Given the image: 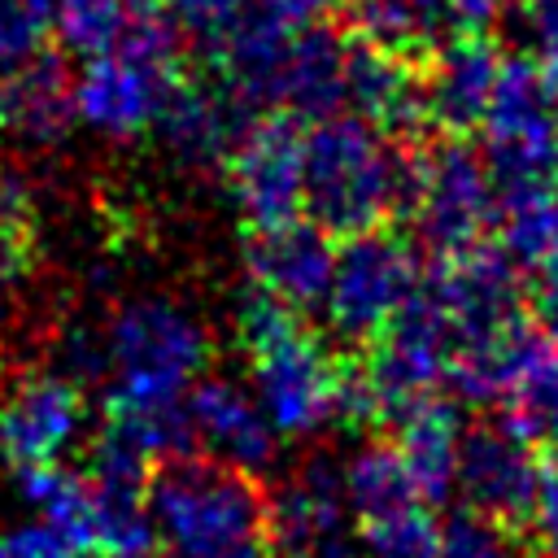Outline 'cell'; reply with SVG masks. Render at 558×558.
I'll return each mask as SVG.
<instances>
[{"label": "cell", "instance_id": "3", "mask_svg": "<svg viewBox=\"0 0 558 558\" xmlns=\"http://www.w3.org/2000/svg\"><path fill=\"white\" fill-rule=\"evenodd\" d=\"M240 340L253 371V397L279 436H314L340 418L349 357H340L305 314L248 283L240 301Z\"/></svg>", "mask_w": 558, "mask_h": 558}, {"label": "cell", "instance_id": "35", "mask_svg": "<svg viewBox=\"0 0 558 558\" xmlns=\"http://www.w3.org/2000/svg\"><path fill=\"white\" fill-rule=\"evenodd\" d=\"M527 318L549 344H558V253L536 266V279L527 288Z\"/></svg>", "mask_w": 558, "mask_h": 558}, {"label": "cell", "instance_id": "5", "mask_svg": "<svg viewBox=\"0 0 558 558\" xmlns=\"http://www.w3.org/2000/svg\"><path fill=\"white\" fill-rule=\"evenodd\" d=\"M418 279H423V257L405 235L388 227L344 235L336 244L331 283L318 314L327 318V331L340 344L362 349L410 301Z\"/></svg>", "mask_w": 558, "mask_h": 558}, {"label": "cell", "instance_id": "38", "mask_svg": "<svg viewBox=\"0 0 558 558\" xmlns=\"http://www.w3.org/2000/svg\"><path fill=\"white\" fill-rule=\"evenodd\" d=\"M4 314H9V301H4V279H0V331H4Z\"/></svg>", "mask_w": 558, "mask_h": 558}, {"label": "cell", "instance_id": "20", "mask_svg": "<svg viewBox=\"0 0 558 558\" xmlns=\"http://www.w3.org/2000/svg\"><path fill=\"white\" fill-rule=\"evenodd\" d=\"M344 57H349L344 35H336L318 17L296 22L288 35L279 74H275L270 109L292 113L301 122H314V118L344 109Z\"/></svg>", "mask_w": 558, "mask_h": 558}, {"label": "cell", "instance_id": "32", "mask_svg": "<svg viewBox=\"0 0 558 558\" xmlns=\"http://www.w3.org/2000/svg\"><path fill=\"white\" fill-rule=\"evenodd\" d=\"M52 31V0H0V70L39 52Z\"/></svg>", "mask_w": 558, "mask_h": 558}, {"label": "cell", "instance_id": "10", "mask_svg": "<svg viewBox=\"0 0 558 558\" xmlns=\"http://www.w3.org/2000/svg\"><path fill=\"white\" fill-rule=\"evenodd\" d=\"M87 401L65 375H17L0 388V458L22 466L61 462L65 449L83 436Z\"/></svg>", "mask_w": 558, "mask_h": 558}, {"label": "cell", "instance_id": "29", "mask_svg": "<svg viewBox=\"0 0 558 558\" xmlns=\"http://www.w3.org/2000/svg\"><path fill=\"white\" fill-rule=\"evenodd\" d=\"M440 558H523L510 523L484 514V510H453L445 523H436Z\"/></svg>", "mask_w": 558, "mask_h": 558}, {"label": "cell", "instance_id": "7", "mask_svg": "<svg viewBox=\"0 0 558 558\" xmlns=\"http://www.w3.org/2000/svg\"><path fill=\"white\" fill-rule=\"evenodd\" d=\"M484 135V161L506 183L545 179L558 170V83L523 52L501 61L493 100L475 126Z\"/></svg>", "mask_w": 558, "mask_h": 558}, {"label": "cell", "instance_id": "12", "mask_svg": "<svg viewBox=\"0 0 558 558\" xmlns=\"http://www.w3.org/2000/svg\"><path fill=\"white\" fill-rule=\"evenodd\" d=\"M253 109L214 74V70H187L174 65L157 105L153 126L183 161H222L240 131L248 126Z\"/></svg>", "mask_w": 558, "mask_h": 558}, {"label": "cell", "instance_id": "24", "mask_svg": "<svg viewBox=\"0 0 558 558\" xmlns=\"http://www.w3.org/2000/svg\"><path fill=\"white\" fill-rule=\"evenodd\" d=\"M13 475H17L22 497L39 510V523H48L78 558H96V501H92L87 475L61 462L22 466Z\"/></svg>", "mask_w": 558, "mask_h": 558}, {"label": "cell", "instance_id": "28", "mask_svg": "<svg viewBox=\"0 0 558 558\" xmlns=\"http://www.w3.org/2000/svg\"><path fill=\"white\" fill-rule=\"evenodd\" d=\"M357 549H362V558H440L436 519H432L427 501H414L384 519L357 523Z\"/></svg>", "mask_w": 558, "mask_h": 558}, {"label": "cell", "instance_id": "22", "mask_svg": "<svg viewBox=\"0 0 558 558\" xmlns=\"http://www.w3.org/2000/svg\"><path fill=\"white\" fill-rule=\"evenodd\" d=\"M353 31L362 44L397 57H427L458 35V0H353Z\"/></svg>", "mask_w": 558, "mask_h": 558}, {"label": "cell", "instance_id": "23", "mask_svg": "<svg viewBox=\"0 0 558 558\" xmlns=\"http://www.w3.org/2000/svg\"><path fill=\"white\" fill-rule=\"evenodd\" d=\"M501 253L514 266H541L558 253V170L545 179L527 183H506L497 187V218Z\"/></svg>", "mask_w": 558, "mask_h": 558}, {"label": "cell", "instance_id": "33", "mask_svg": "<svg viewBox=\"0 0 558 558\" xmlns=\"http://www.w3.org/2000/svg\"><path fill=\"white\" fill-rule=\"evenodd\" d=\"M519 39L527 48V57L558 83V0H519Z\"/></svg>", "mask_w": 558, "mask_h": 558}, {"label": "cell", "instance_id": "34", "mask_svg": "<svg viewBox=\"0 0 558 558\" xmlns=\"http://www.w3.org/2000/svg\"><path fill=\"white\" fill-rule=\"evenodd\" d=\"M523 523H532L536 558H558V453L549 462H541L536 497H532V510Z\"/></svg>", "mask_w": 558, "mask_h": 558}, {"label": "cell", "instance_id": "13", "mask_svg": "<svg viewBox=\"0 0 558 558\" xmlns=\"http://www.w3.org/2000/svg\"><path fill=\"white\" fill-rule=\"evenodd\" d=\"M331 262H336L331 235L318 222H310L305 214L288 218L279 227L248 231V248H244L248 283L305 318L323 310V296L331 283Z\"/></svg>", "mask_w": 558, "mask_h": 558}, {"label": "cell", "instance_id": "27", "mask_svg": "<svg viewBox=\"0 0 558 558\" xmlns=\"http://www.w3.org/2000/svg\"><path fill=\"white\" fill-rule=\"evenodd\" d=\"M144 0H52V35L65 52L92 57L118 48Z\"/></svg>", "mask_w": 558, "mask_h": 558}, {"label": "cell", "instance_id": "15", "mask_svg": "<svg viewBox=\"0 0 558 558\" xmlns=\"http://www.w3.org/2000/svg\"><path fill=\"white\" fill-rule=\"evenodd\" d=\"M170 70L131 52H92L74 74V118L109 140H131L153 126Z\"/></svg>", "mask_w": 558, "mask_h": 558}, {"label": "cell", "instance_id": "6", "mask_svg": "<svg viewBox=\"0 0 558 558\" xmlns=\"http://www.w3.org/2000/svg\"><path fill=\"white\" fill-rule=\"evenodd\" d=\"M418 240L436 253H462L493 231L497 218V179L480 148L462 135H445L436 148L414 157V183L405 214Z\"/></svg>", "mask_w": 558, "mask_h": 558}, {"label": "cell", "instance_id": "2", "mask_svg": "<svg viewBox=\"0 0 558 558\" xmlns=\"http://www.w3.org/2000/svg\"><path fill=\"white\" fill-rule=\"evenodd\" d=\"M410 144L384 135L357 113H327L305 122L301 161V214L318 222L331 240L384 227L405 214L414 183Z\"/></svg>", "mask_w": 558, "mask_h": 558}, {"label": "cell", "instance_id": "16", "mask_svg": "<svg viewBox=\"0 0 558 558\" xmlns=\"http://www.w3.org/2000/svg\"><path fill=\"white\" fill-rule=\"evenodd\" d=\"M423 70V105H427V126L445 135H471L493 100L497 74H501V52L484 31H458L440 48L427 52Z\"/></svg>", "mask_w": 558, "mask_h": 558}, {"label": "cell", "instance_id": "36", "mask_svg": "<svg viewBox=\"0 0 558 558\" xmlns=\"http://www.w3.org/2000/svg\"><path fill=\"white\" fill-rule=\"evenodd\" d=\"M0 558H78L48 523H26L0 532Z\"/></svg>", "mask_w": 558, "mask_h": 558}, {"label": "cell", "instance_id": "30", "mask_svg": "<svg viewBox=\"0 0 558 558\" xmlns=\"http://www.w3.org/2000/svg\"><path fill=\"white\" fill-rule=\"evenodd\" d=\"M174 13V26L183 44H192L201 57L218 52L222 39L262 4V0H166Z\"/></svg>", "mask_w": 558, "mask_h": 558}, {"label": "cell", "instance_id": "11", "mask_svg": "<svg viewBox=\"0 0 558 558\" xmlns=\"http://www.w3.org/2000/svg\"><path fill=\"white\" fill-rule=\"evenodd\" d=\"M536 480H541V462H536L532 445L506 418L462 427L453 493L471 510H484L514 527L532 510Z\"/></svg>", "mask_w": 558, "mask_h": 558}, {"label": "cell", "instance_id": "9", "mask_svg": "<svg viewBox=\"0 0 558 558\" xmlns=\"http://www.w3.org/2000/svg\"><path fill=\"white\" fill-rule=\"evenodd\" d=\"M270 497V558H362L340 466L305 462Z\"/></svg>", "mask_w": 558, "mask_h": 558}, {"label": "cell", "instance_id": "8", "mask_svg": "<svg viewBox=\"0 0 558 558\" xmlns=\"http://www.w3.org/2000/svg\"><path fill=\"white\" fill-rule=\"evenodd\" d=\"M301 161H305L301 118L279 113V109L248 118V126L222 157L235 209L248 231L301 218Z\"/></svg>", "mask_w": 558, "mask_h": 558}, {"label": "cell", "instance_id": "26", "mask_svg": "<svg viewBox=\"0 0 558 558\" xmlns=\"http://www.w3.org/2000/svg\"><path fill=\"white\" fill-rule=\"evenodd\" d=\"M506 423L532 445L558 453V344H541L501 397Z\"/></svg>", "mask_w": 558, "mask_h": 558}, {"label": "cell", "instance_id": "17", "mask_svg": "<svg viewBox=\"0 0 558 558\" xmlns=\"http://www.w3.org/2000/svg\"><path fill=\"white\" fill-rule=\"evenodd\" d=\"M344 105L349 113L375 122L384 135L410 144L427 131V105H423V70L414 57H397L388 48L349 39L344 57Z\"/></svg>", "mask_w": 558, "mask_h": 558}, {"label": "cell", "instance_id": "21", "mask_svg": "<svg viewBox=\"0 0 558 558\" xmlns=\"http://www.w3.org/2000/svg\"><path fill=\"white\" fill-rule=\"evenodd\" d=\"M392 445L427 506H440L453 497V471H458V440H462V414L458 397L423 392L410 405H401L392 418Z\"/></svg>", "mask_w": 558, "mask_h": 558}, {"label": "cell", "instance_id": "25", "mask_svg": "<svg viewBox=\"0 0 558 558\" xmlns=\"http://www.w3.org/2000/svg\"><path fill=\"white\" fill-rule=\"evenodd\" d=\"M340 480H344V501H349L353 523L384 519V514H392V510H405V506L423 501L392 440H371V445H362V449L340 466Z\"/></svg>", "mask_w": 558, "mask_h": 558}, {"label": "cell", "instance_id": "31", "mask_svg": "<svg viewBox=\"0 0 558 558\" xmlns=\"http://www.w3.org/2000/svg\"><path fill=\"white\" fill-rule=\"evenodd\" d=\"M31 231H35L31 187H26V179L9 161H0V275L17 270L26 262Z\"/></svg>", "mask_w": 558, "mask_h": 558}, {"label": "cell", "instance_id": "4", "mask_svg": "<svg viewBox=\"0 0 558 558\" xmlns=\"http://www.w3.org/2000/svg\"><path fill=\"white\" fill-rule=\"evenodd\" d=\"M205 331L166 301L126 305L105 336L109 405H174L205 375Z\"/></svg>", "mask_w": 558, "mask_h": 558}, {"label": "cell", "instance_id": "1", "mask_svg": "<svg viewBox=\"0 0 558 558\" xmlns=\"http://www.w3.org/2000/svg\"><path fill=\"white\" fill-rule=\"evenodd\" d=\"M148 523L161 558H270L266 488L253 471L209 453L153 462Z\"/></svg>", "mask_w": 558, "mask_h": 558}, {"label": "cell", "instance_id": "19", "mask_svg": "<svg viewBox=\"0 0 558 558\" xmlns=\"http://www.w3.org/2000/svg\"><path fill=\"white\" fill-rule=\"evenodd\" d=\"M187 414H192V432H196V445L218 458V462H231V466H244V471H262L275 453V440L279 432L270 427L262 401L253 392H244L240 384L231 379H196L192 392H187Z\"/></svg>", "mask_w": 558, "mask_h": 558}, {"label": "cell", "instance_id": "37", "mask_svg": "<svg viewBox=\"0 0 558 558\" xmlns=\"http://www.w3.org/2000/svg\"><path fill=\"white\" fill-rule=\"evenodd\" d=\"M266 9H275L279 17H292V22H314V17H327L336 9H349L353 0H262Z\"/></svg>", "mask_w": 558, "mask_h": 558}, {"label": "cell", "instance_id": "18", "mask_svg": "<svg viewBox=\"0 0 558 558\" xmlns=\"http://www.w3.org/2000/svg\"><path fill=\"white\" fill-rule=\"evenodd\" d=\"M74 74L52 52H31L0 70V135L26 148H52L74 126Z\"/></svg>", "mask_w": 558, "mask_h": 558}, {"label": "cell", "instance_id": "14", "mask_svg": "<svg viewBox=\"0 0 558 558\" xmlns=\"http://www.w3.org/2000/svg\"><path fill=\"white\" fill-rule=\"evenodd\" d=\"M148 471L153 462L144 453L105 432L92 445L83 475L96 501V558H153Z\"/></svg>", "mask_w": 558, "mask_h": 558}]
</instances>
